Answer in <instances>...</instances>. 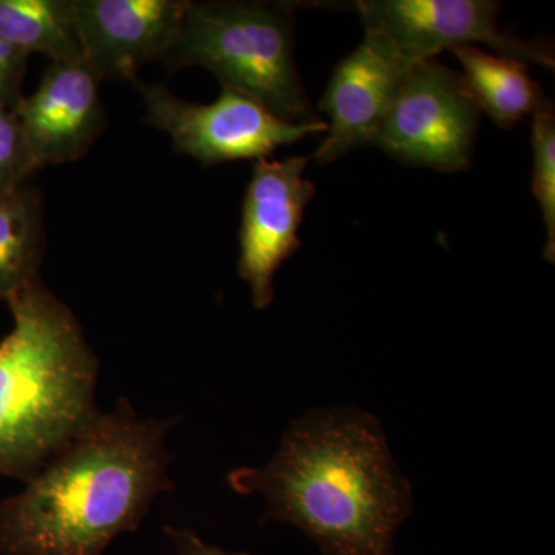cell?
Masks as SVG:
<instances>
[{
	"mask_svg": "<svg viewBox=\"0 0 555 555\" xmlns=\"http://www.w3.org/2000/svg\"><path fill=\"white\" fill-rule=\"evenodd\" d=\"M238 494L266 500V520L306 532L323 555H393V534L412 511V489L378 420L328 409L295 420L262 467L229 474Z\"/></svg>",
	"mask_w": 555,
	"mask_h": 555,
	"instance_id": "6da1fadb",
	"label": "cell"
},
{
	"mask_svg": "<svg viewBox=\"0 0 555 555\" xmlns=\"http://www.w3.org/2000/svg\"><path fill=\"white\" fill-rule=\"evenodd\" d=\"M122 398L98 414L17 494L0 500V555H102L173 491L166 437Z\"/></svg>",
	"mask_w": 555,
	"mask_h": 555,
	"instance_id": "7a4b0ae2",
	"label": "cell"
},
{
	"mask_svg": "<svg viewBox=\"0 0 555 555\" xmlns=\"http://www.w3.org/2000/svg\"><path fill=\"white\" fill-rule=\"evenodd\" d=\"M0 339V477L31 480L100 412V363L78 318L42 278L9 301Z\"/></svg>",
	"mask_w": 555,
	"mask_h": 555,
	"instance_id": "3957f363",
	"label": "cell"
},
{
	"mask_svg": "<svg viewBox=\"0 0 555 555\" xmlns=\"http://www.w3.org/2000/svg\"><path fill=\"white\" fill-rule=\"evenodd\" d=\"M294 7L270 2H190L170 69L203 67L291 124H327L310 104L295 64Z\"/></svg>",
	"mask_w": 555,
	"mask_h": 555,
	"instance_id": "277c9868",
	"label": "cell"
},
{
	"mask_svg": "<svg viewBox=\"0 0 555 555\" xmlns=\"http://www.w3.org/2000/svg\"><path fill=\"white\" fill-rule=\"evenodd\" d=\"M480 116L463 73L437 60L418 62L398 87L372 145L408 166L465 170Z\"/></svg>",
	"mask_w": 555,
	"mask_h": 555,
	"instance_id": "5b68a950",
	"label": "cell"
},
{
	"mask_svg": "<svg viewBox=\"0 0 555 555\" xmlns=\"http://www.w3.org/2000/svg\"><path fill=\"white\" fill-rule=\"evenodd\" d=\"M145 105V120L169 134L173 149L204 166L230 160L268 159L284 145L323 133L327 124H291L276 118L257 101L222 89L210 104L181 100L160 83L133 80Z\"/></svg>",
	"mask_w": 555,
	"mask_h": 555,
	"instance_id": "8992f818",
	"label": "cell"
},
{
	"mask_svg": "<svg viewBox=\"0 0 555 555\" xmlns=\"http://www.w3.org/2000/svg\"><path fill=\"white\" fill-rule=\"evenodd\" d=\"M364 30L386 40L408 64L437 60L444 50L483 43L499 56L554 69L553 47L499 27L494 0H360Z\"/></svg>",
	"mask_w": 555,
	"mask_h": 555,
	"instance_id": "52a82bcc",
	"label": "cell"
},
{
	"mask_svg": "<svg viewBox=\"0 0 555 555\" xmlns=\"http://www.w3.org/2000/svg\"><path fill=\"white\" fill-rule=\"evenodd\" d=\"M308 164L302 156L254 164L243 201L238 273L259 310L275 297L278 269L301 247L299 228L315 196V185L305 178Z\"/></svg>",
	"mask_w": 555,
	"mask_h": 555,
	"instance_id": "ba28073f",
	"label": "cell"
},
{
	"mask_svg": "<svg viewBox=\"0 0 555 555\" xmlns=\"http://www.w3.org/2000/svg\"><path fill=\"white\" fill-rule=\"evenodd\" d=\"M412 65L385 39L366 33L356 51L339 62L320 102L328 116L327 137L313 152L320 166L350 150L374 144L398 87Z\"/></svg>",
	"mask_w": 555,
	"mask_h": 555,
	"instance_id": "9c48e42d",
	"label": "cell"
},
{
	"mask_svg": "<svg viewBox=\"0 0 555 555\" xmlns=\"http://www.w3.org/2000/svg\"><path fill=\"white\" fill-rule=\"evenodd\" d=\"M189 0H75L83 60L101 80L133 82L138 68L166 60Z\"/></svg>",
	"mask_w": 555,
	"mask_h": 555,
	"instance_id": "30bf717a",
	"label": "cell"
},
{
	"mask_svg": "<svg viewBox=\"0 0 555 555\" xmlns=\"http://www.w3.org/2000/svg\"><path fill=\"white\" fill-rule=\"evenodd\" d=\"M101 82L86 60L51 62L35 93L13 109L39 169L82 158L104 133Z\"/></svg>",
	"mask_w": 555,
	"mask_h": 555,
	"instance_id": "8fae6325",
	"label": "cell"
},
{
	"mask_svg": "<svg viewBox=\"0 0 555 555\" xmlns=\"http://www.w3.org/2000/svg\"><path fill=\"white\" fill-rule=\"evenodd\" d=\"M452 53L462 64L478 107L502 129H514L526 116L553 105L521 62L486 53L478 47H460Z\"/></svg>",
	"mask_w": 555,
	"mask_h": 555,
	"instance_id": "7c38bea8",
	"label": "cell"
},
{
	"mask_svg": "<svg viewBox=\"0 0 555 555\" xmlns=\"http://www.w3.org/2000/svg\"><path fill=\"white\" fill-rule=\"evenodd\" d=\"M42 192L21 188L0 192V299L9 302L38 280L46 251Z\"/></svg>",
	"mask_w": 555,
	"mask_h": 555,
	"instance_id": "4fadbf2b",
	"label": "cell"
},
{
	"mask_svg": "<svg viewBox=\"0 0 555 555\" xmlns=\"http://www.w3.org/2000/svg\"><path fill=\"white\" fill-rule=\"evenodd\" d=\"M0 38L28 56L83 60L75 0H0Z\"/></svg>",
	"mask_w": 555,
	"mask_h": 555,
	"instance_id": "5bb4252c",
	"label": "cell"
},
{
	"mask_svg": "<svg viewBox=\"0 0 555 555\" xmlns=\"http://www.w3.org/2000/svg\"><path fill=\"white\" fill-rule=\"evenodd\" d=\"M534 175L532 192L542 208L546 224L545 258L555 259V115L554 105L532 116Z\"/></svg>",
	"mask_w": 555,
	"mask_h": 555,
	"instance_id": "9a60e30c",
	"label": "cell"
},
{
	"mask_svg": "<svg viewBox=\"0 0 555 555\" xmlns=\"http://www.w3.org/2000/svg\"><path fill=\"white\" fill-rule=\"evenodd\" d=\"M36 170L38 163L20 119L0 105V192L21 188Z\"/></svg>",
	"mask_w": 555,
	"mask_h": 555,
	"instance_id": "2e32d148",
	"label": "cell"
},
{
	"mask_svg": "<svg viewBox=\"0 0 555 555\" xmlns=\"http://www.w3.org/2000/svg\"><path fill=\"white\" fill-rule=\"evenodd\" d=\"M28 54L0 38V105L14 109L24 94L25 73H27Z\"/></svg>",
	"mask_w": 555,
	"mask_h": 555,
	"instance_id": "e0dca14e",
	"label": "cell"
},
{
	"mask_svg": "<svg viewBox=\"0 0 555 555\" xmlns=\"http://www.w3.org/2000/svg\"><path fill=\"white\" fill-rule=\"evenodd\" d=\"M164 531L170 537L171 542L175 543L178 555H250L246 553H228V551L219 550L217 546L207 545L195 532L188 531V529H177L167 526Z\"/></svg>",
	"mask_w": 555,
	"mask_h": 555,
	"instance_id": "ac0fdd59",
	"label": "cell"
}]
</instances>
